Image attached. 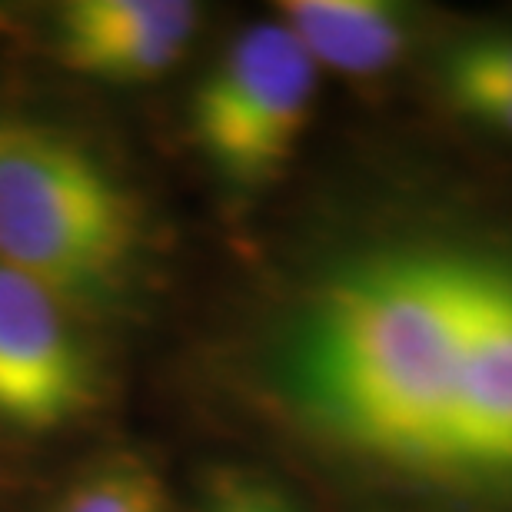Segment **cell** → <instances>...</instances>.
<instances>
[{
	"label": "cell",
	"instance_id": "7",
	"mask_svg": "<svg viewBox=\"0 0 512 512\" xmlns=\"http://www.w3.org/2000/svg\"><path fill=\"white\" fill-rule=\"evenodd\" d=\"M449 84L473 114L512 133V40H479L456 50Z\"/></svg>",
	"mask_w": 512,
	"mask_h": 512
},
{
	"label": "cell",
	"instance_id": "2",
	"mask_svg": "<svg viewBox=\"0 0 512 512\" xmlns=\"http://www.w3.org/2000/svg\"><path fill=\"white\" fill-rule=\"evenodd\" d=\"M143 260L140 207L74 133L0 114V266L74 310L120 300Z\"/></svg>",
	"mask_w": 512,
	"mask_h": 512
},
{
	"label": "cell",
	"instance_id": "4",
	"mask_svg": "<svg viewBox=\"0 0 512 512\" xmlns=\"http://www.w3.org/2000/svg\"><path fill=\"white\" fill-rule=\"evenodd\" d=\"M94 389V360L74 306L0 266V423L50 433L84 416Z\"/></svg>",
	"mask_w": 512,
	"mask_h": 512
},
{
	"label": "cell",
	"instance_id": "6",
	"mask_svg": "<svg viewBox=\"0 0 512 512\" xmlns=\"http://www.w3.org/2000/svg\"><path fill=\"white\" fill-rule=\"evenodd\" d=\"M280 24L316 67L373 77L393 67L409 40V20L386 0H286Z\"/></svg>",
	"mask_w": 512,
	"mask_h": 512
},
{
	"label": "cell",
	"instance_id": "1",
	"mask_svg": "<svg viewBox=\"0 0 512 512\" xmlns=\"http://www.w3.org/2000/svg\"><path fill=\"white\" fill-rule=\"evenodd\" d=\"M316 433L429 473H512V270L449 250L363 256L316 286L280 353Z\"/></svg>",
	"mask_w": 512,
	"mask_h": 512
},
{
	"label": "cell",
	"instance_id": "5",
	"mask_svg": "<svg viewBox=\"0 0 512 512\" xmlns=\"http://www.w3.org/2000/svg\"><path fill=\"white\" fill-rule=\"evenodd\" d=\"M200 27L187 0H70L54 14L50 47L60 67L104 84L167 77Z\"/></svg>",
	"mask_w": 512,
	"mask_h": 512
},
{
	"label": "cell",
	"instance_id": "3",
	"mask_svg": "<svg viewBox=\"0 0 512 512\" xmlns=\"http://www.w3.org/2000/svg\"><path fill=\"white\" fill-rule=\"evenodd\" d=\"M320 67L280 20L247 27L193 90L190 130L230 187L253 190L293 157L316 100Z\"/></svg>",
	"mask_w": 512,
	"mask_h": 512
},
{
	"label": "cell",
	"instance_id": "8",
	"mask_svg": "<svg viewBox=\"0 0 512 512\" xmlns=\"http://www.w3.org/2000/svg\"><path fill=\"white\" fill-rule=\"evenodd\" d=\"M57 512H167L157 476L137 459H117L87 473Z\"/></svg>",
	"mask_w": 512,
	"mask_h": 512
},
{
	"label": "cell",
	"instance_id": "9",
	"mask_svg": "<svg viewBox=\"0 0 512 512\" xmlns=\"http://www.w3.org/2000/svg\"><path fill=\"white\" fill-rule=\"evenodd\" d=\"M207 512H293L273 489L247 476H220L207 493Z\"/></svg>",
	"mask_w": 512,
	"mask_h": 512
}]
</instances>
